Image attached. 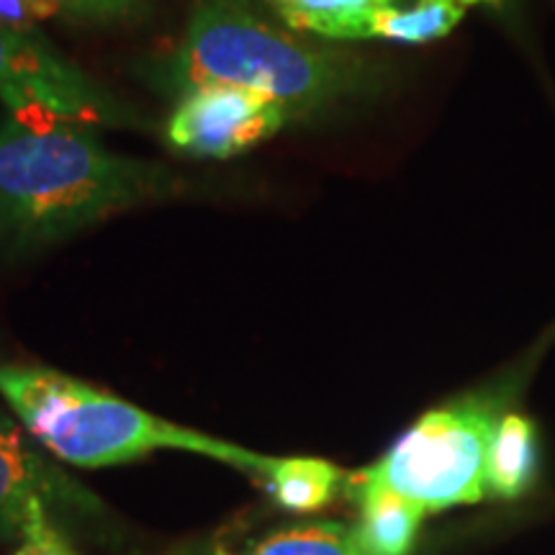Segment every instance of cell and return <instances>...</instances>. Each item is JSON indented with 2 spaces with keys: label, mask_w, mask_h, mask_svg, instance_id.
I'll return each mask as SVG.
<instances>
[{
  "label": "cell",
  "mask_w": 555,
  "mask_h": 555,
  "mask_svg": "<svg viewBox=\"0 0 555 555\" xmlns=\"http://www.w3.org/2000/svg\"><path fill=\"white\" fill-rule=\"evenodd\" d=\"M159 165L111 152L78 121L0 124V247L34 253L57 245L176 191Z\"/></svg>",
  "instance_id": "6da1fadb"
},
{
  "label": "cell",
  "mask_w": 555,
  "mask_h": 555,
  "mask_svg": "<svg viewBox=\"0 0 555 555\" xmlns=\"http://www.w3.org/2000/svg\"><path fill=\"white\" fill-rule=\"evenodd\" d=\"M157 80L180 95L201 86L258 90L294 119L363 99L378 82L360 57L288 37L240 0H198Z\"/></svg>",
  "instance_id": "7a4b0ae2"
},
{
  "label": "cell",
  "mask_w": 555,
  "mask_h": 555,
  "mask_svg": "<svg viewBox=\"0 0 555 555\" xmlns=\"http://www.w3.org/2000/svg\"><path fill=\"white\" fill-rule=\"evenodd\" d=\"M0 397L47 453L78 468L129 463L155 450H185L240 468L260 486L273 457L172 425L114 393L44 365H0Z\"/></svg>",
  "instance_id": "3957f363"
},
{
  "label": "cell",
  "mask_w": 555,
  "mask_h": 555,
  "mask_svg": "<svg viewBox=\"0 0 555 555\" xmlns=\"http://www.w3.org/2000/svg\"><path fill=\"white\" fill-rule=\"evenodd\" d=\"M494 401L468 397L414 422L365 481L397 491L422 512L476 504L486 494V461L494 435Z\"/></svg>",
  "instance_id": "277c9868"
},
{
  "label": "cell",
  "mask_w": 555,
  "mask_h": 555,
  "mask_svg": "<svg viewBox=\"0 0 555 555\" xmlns=\"http://www.w3.org/2000/svg\"><path fill=\"white\" fill-rule=\"evenodd\" d=\"M0 101L21 121H78L88 127L134 124L127 108L37 31L0 26Z\"/></svg>",
  "instance_id": "5b68a950"
},
{
  "label": "cell",
  "mask_w": 555,
  "mask_h": 555,
  "mask_svg": "<svg viewBox=\"0 0 555 555\" xmlns=\"http://www.w3.org/2000/svg\"><path fill=\"white\" fill-rule=\"evenodd\" d=\"M31 440L0 412V543L21 545L60 530L54 509L88 519L101 515L99 499L62 476Z\"/></svg>",
  "instance_id": "8992f818"
},
{
  "label": "cell",
  "mask_w": 555,
  "mask_h": 555,
  "mask_svg": "<svg viewBox=\"0 0 555 555\" xmlns=\"http://www.w3.org/2000/svg\"><path fill=\"white\" fill-rule=\"evenodd\" d=\"M294 119L291 111L240 86H201L172 111L168 142L172 150L201 159H227L258 147Z\"/></svg>",
  "instance_id": "52a82bcc"
},
{
  "label": "cell",
  "mask_w": 555,
  "mask_h": 555,
  "mask_svg": "<svg viewBox=\"0 0 555 555\" xmlns=\"http://www.w3.org/2000/svg\"><path fill=\"white\" fill-rule=\"evenodd\" d=\"M358 481L360 519L350 530L352 545L360 555H409L420 532L425 512L397 491L363 476Z\"/></svg>",
  "instance_id": "ba28073f"
},
{
  "label": "cell",
  "mask_w": 555,
  "mask_h": 555,
  "mask_svg": "<svg viewBox=\"0 0 555 555\" xmlns=\"http://www.w3.org/2000/svg\"><path fill=\"white\" fill-rule=\"evenodd\" d=\"M538 468V435L530 416L506 412L491 435L486 483L502 499H517L530 489Z\"/></svg>",
  "instance_id": "9c48e42d"
},
{
  "label": "cell",
  "mask_w": 555,
  "mask_h": 555,
  "mask_svg": "<svg viewBox=\"0 0 555 555\" xmlns=\"http://www.w3.org/2000/svg\"><path fill=\"white\" fill-rule=\"evenodd\" d=\"M502 0H416L409 9L378 11L367 24L365 39H386L399 44H429L448 37L476 5H499Z\"/></svg>",
  "instance_id": "30bf717a"
},
{
  "label": "cell",
  "mask_w": 555,
  "mask_h": 555,
  "mask_svg": "<svg viewBox=\"0 0 555 555\" xmlns=\"http://www.w3.org/2000/svg\"><path fill=\"white\" fill-rule=\"evenodd\" d=\"M345 481V470L322 457H273L266 489L278 506L294 515L322 512Z\"/></svg>",
  "instance_id": "8fae6325"
},
{
  "label": "cell",
  "mask_w": 555,
  "mask_h": 555,
  "mask_svg": "<svg viewBox=\"0 0 555 555\" xmlns=\"http://www.w3.org/2000/svg\"><path fill=\"white\" fill-rule=\"evenodd\" d=\"M291 29L332 41H360L378 11L397 0H268Z\"/></svg>",
  "instance_id": "7c38bea8"
},
{
  "label": "cell",
  "mask_w": 555,
  "mask_h": 555,
  "mask_svg": "<svg viewBox=\"0 0 555 555\" xmlns=\"http://www.w3.org/2000/svg\"><path fill=\"white\" fill-rule=\"evenodd\" d=\"M214 555H237L217 545ZM240 555H358L352 545L350 530L339 522H314L298 525L275 532L258 545Z\"/></svg>",
  "instance_id": "4fadbf2b"
},
{
  "label": "cell",
  "mask_w": 555,
  "mask_h": 555,
  "mask_svg": "<svg viewBox=\"0 0 555 555\" xmlns=\"http://www.w3.org/2000/svg\"><path fill=\"white\" fill-rule=\"evenodd\" d=\"M67 16L82 24H116V21L139 18L147 9V0H47Z\"/></svg>",
  "instance_id": "5bb4252c"
},
{
  "label": "cell",
  "mask_w": 555,
  "mask_h": 555,
  "mask_svg": "<svg viewBox=\"0 0 555 555\" xmlns=\"http://www.w3.org/2000/svg\"><path fill=\"white\" fill-rule=\"evenodd\" d=\"M60 16L47 0H0V26L16 31H34L41 21Z\"/></svg>",
  "instance_id": "9a60e30c"
},
{
  "label": "cell",
  "mask_w": 555,
  "mask_h": 555,
  "mask_svg": "<svg viewBox=\"0 0 555 555\" xmlns=\"http://www.w3.org/2000/svg\"><path fill=\"white\" fill-rule=\"evenodd\" d=\"M214 551H217V545L211 543H193V545L180 547V551H172L168 555H214ZM13 555H78V553L69 547L67 538L62 535L60 530H54L50 535H41L37 540H26V543H21Z\"/></svg>",
  "instance_id": "2e32d148"
},
{
  "label": "cell",
  "mask_w": 555,
  "mask_h": 555,
  "mask_svg": "<svg viewBox=\"0 0 555 555\" xmlns=\"http://www.w3.org/2000/svg\"><path fill=\"white\" fill-rule=\"evenodd\" d=\"M358 555H360V553H358Z\"/></svg>",
  "instance_id": "e0dca14e"
}]
</instances>
